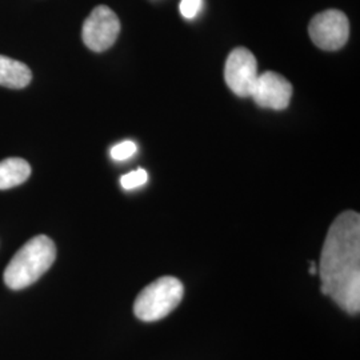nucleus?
I'll return each instance as SVG.
<instances>
[{"instance_id":"nucleus-11","label":"nucleus","mask_w":360,"mask_h":360,"mask_svg":"<svg viewBox=\"0 0 360 360\" xmlns=\"http://www.w3.org/2000/svg\"><path fill=\"white\" fill-rule=\"evenodd\" d=\"M136 151H138L136 144L127 141V142H122L119 143V144H115V146L111 148L110 154H111V158H112L114 160L122 162V160H127L131 156H134Z\"/></svg>"},{"instance_id":"nucleus-1","label":"nucleus","mask_w":360,"mask_h":360,"mask_svg":"<svg viewBox=\"0 0 360 360\" xmlns=\"http://www.w3.org/2000/svg\"><path fill=\"white\" fill-rule=\"evenodd\" d=\"M322 292L349 315L360 311V215L345 211L327 232L319 263Z\"/></svg>"},{"instance_id":"nucleus-6","label":"nucleus","mask_w":360,"mask_h":360,"mask_svg":"<svg viewBox=\"0 0 360 360\" xmlns=\"http://www.w3.org/2000/svg\"><path fill=\"white\" fill-rule=\"evenodd\" d=\"M259 71L254 53L245 47L233 49L224 67V79L230 90L238 96H251Z\"/></svg>"},{"instance_id":"nucleus-9","label":"nucleus","mask_w":360,"mask_h":360,"mask_svg":"<svg viewBox=\"0 0 360 360\" xmlns=\"http://www.w3.org/2000/svg\"><path fill=\"white\" fill-rule=\"evenodd\" d=\"M31 175V167L25 159L8 158L0 162V190H10L25 183Z\"/></svg>"},{"instance_id":"nucleus-3","label":"nucleus","mask_w":360,"mask_h":360,"mask_svg":"<svg viewBox=\"0 0 360 360\" xmlns=\"http://www.w3.org/2000/svg\"><path fill=\"white\" fill-rule=\"evenodd\" d=\"M184 287L174 276H162L139 292L134 303L135 316L142 322L165 319L183 300Z\"/></svg>"},{"instance_id":"nucleus-4","label":"nucleus","mask_w":360,"mask_h":360,"mask_svg":"<svg viewBox=\"0 0 360 360\" xmlns=\"http://www.w3.org/2000/svg\"><path fill=\"white\" fill-rule=\"evenodd\" d=\"M311 40L324 51H336L347 43L349 23L347 16L339 10L318 13L309 22Z\"/></svg>"},{"instance_id":"nucleus-12","label":"nucleus","mask_w":360,"mask_h":360,"mask_svg":"<svg viewBox=\"0 0 360 360\" xmlns=\"http://www.w3.org/2000/svg\"><path fill=\"white\" fill-rule=\"evenodd\" d=\"M202 3H203V0H181L180 1V13L186 19H193L202 8Z\"/></svg>"},{"instance_id":"nucleus-7","label":"nucleus","mask_w":360,"mask_h":360,"mask_svg":"<svg viewBox=\"0 0 360 360\" xmlns=\"http://www.w3.org/2000/svg\"><path fill=\"white\" fill-rule=\"evenodd\" d=\"M292 96L291 83L274 71L259 75L251 92V98L262 108L284 110L288 107Z\"/></svg>"},{"instance_id":"nucleus-8","label":"nucleus","mask_w":360,"mask_h":360,"mask_svg":"<svg viewBox=\"0 0 360 360\" xmlns=\"http://www.w3.org/2000/svg\"><path fill=\"white\" fill-rule=\"evenodd\" d=\"M32 79V72L25 63L0 55V86L7 89H25Z\"/></svg>"},{"instance_id":"nucleus-2","label":"nucleus","mask_w":360,"mask_h":360,"mask_svg":"<svg viewBox=\"0 0 360 360\" xmlns=\"http://www.w3.org/2000/svg\"><path fill=\"white\" fill-rule=\"evenodd\" d=\"M55 259L56 248L51 239L46 235L35 236L8 263L4 271V283L11 290L26 288L50 270Z\"/></svg>"},{"instance_id":"nucleus-10","label":"nucleus","mask_w":360,"mask_h":360,"mask_svg":"<svg viewBox=\"0 0 360 360\" xmlns=\"http://www.w3.org/2000/svg\"><path fill=\"white\" fill-rule=\"evenodd\" d=\"M147 179H148L147 171L143 169V168H139L136 171H132V172L123 175L122 179H120V184L124 190H134V188H138L143 184H146Z\"/></svg>"},{"instance_id":"nucleus-5","label":"nucleus","mask_w":360,"mask_h":360,"mask_svg":"<svg viewBox=\"0 0 360 360\" xmlns=\"http://www.w3.org/2000/svg\"><path fill=\"white\" fill-rule=\"evenodd\" d=\"M120 32V22L116 13L107 6H98L86 19L82 38L91 51L103 52L114 46Z\"/></svg>"}]
</instances>
